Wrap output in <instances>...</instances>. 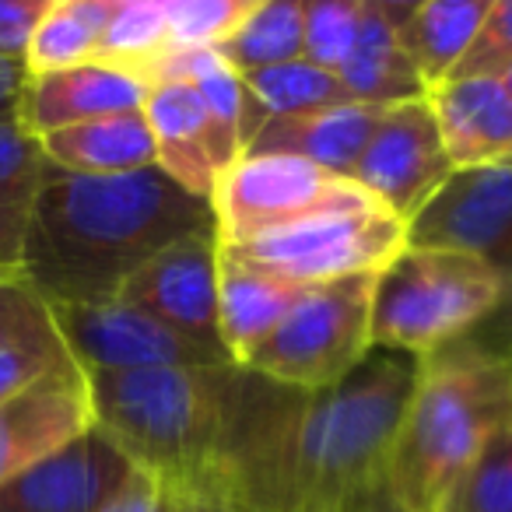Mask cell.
<instances>
[{
	"mask_svg": "<svg viewBox=\"0 0 512 512\" xmlns=\"http://www.w3.org/2000/svg\"><path fill=\"white\" fill-rule=\"evenodd\" d=\"M148 85L127 71L106 64H81L67 71L29 78L18 102V120L36 137L53 130L92 123L102 116L141 113Z\"/></svg>",
	"mask_w": 512,
	"mask_h": 512,
	"instance_id": "16",
	"label": "cell"
},
{
	"mask_svg": "<svg viewBox=\"0 0 512 512\" xmlns=\"http://www.w3.org/2000/svg\"><path fill=\"white\" fill-rule=\"evenodd\" d=\"M411 0H365V18H362V36L337 74L348 95L365 106H400V102L425 99L428 88L421 74L414 71L411 57L400 46V18L407 15Z\"/></svg>",
	"mask_w": 512,
	"mask_h": 512,
	"instance_id": "20",
	"label": "cell"
},
{
	"mask_svg": "<svg viewBox=\"0 0 512 512\" xmlns=\"http://www.w3.org/2000/svg\"><path fill=\"white\" fill-rule=\"evenodd\" d=\"M256 0H169V50H218Z\"/></svg>",
	"mask_w": 512,
	"mask_h": 512,
	"instance_id": "29",
	"label": "cell"
},
{
	"mask_svg": "<svg viewBox=\"0 0 512 512\" xmlns=\"http://www.w3.org/2000/svg\"><path fill=\"white\" fill-rule=\"evenodd\" d=\"M505 306H509V309H512V292H509V302H505Z\"/></svg>",
	"mask_w": 512,
	"mask_h": 512,
	"instance_id": "42",
	"label": "cell"
},
{
	"mask_svg": "<svg viewBox=\"0 0 512 512\" xmlns=\"http://www.w3.org/2000/svg\"><path fill=\"white\" fill-rule=\"evenodd\" d=\"M449 172H453V162L446 155L432 102L425 95V99L383 109L355 172H351V183H358L393 218L407 225L435 197Z\"/></svg>",
	"mask_w": 512,
	"mask_h": 512,
	"instance_id": "11",
	"label": "cell"
},
{
	"mask_svg": "<svg viewBox=\"0 0 512 512\" xmlns=\"http://www.w3.org/2000/svg\"><path fill=\"white\" fill-rule=\"evenodd\" d=\"M509 281L474 256L404 246L376 274L372 348L428 358L509 302Z\"/></svg>",
	"mask_w": 512,
	"mask_h": 512,
	"instance_id": "5",
	"label": "cell"
},
{
	"mask_svg": "<svg viewBox=\"0 0 512 512\" xmlns=\"http://www.w3.org/2000/svg\"><path fill=\"white\" fill-rule=\"evenodd\" d=\"M372 288L376 274L306 288L242 372L295 393L334 386L372 351Z\"/></svg>",
	"mask_w": 512,
	"mask_h": 512,
	"instance_id": "6",
	"label": "cell"
},
{
	"mask_svg": "<svg viewBox=\"0 0 512 512\" xmlns=\"http://www.w3.org/2000/svg\"><path fill=\"white\" fill-rule=\"evenodd\" d=\"M92 428L85 372L78 365L50 372L29 390L0 400V488Z\"/></svg>",
	"mask_w": 512,
	"mask_h": 512,
	"instance_id": "15",
	"label": "cell"
},
{
	"mask_svg": "<svg viewBox=\"0 0 512 512\" xmlns=\"http://www.w3.org/2000/svg\"><path fill=\"white\" fill-rule=\"evenodd\" d=\"M172 512H264L235 481H200L172 491Z\"/></svg>",
	"mask_w": 512,
	"mask_h": 512,
	"instance_id": "34",
	"label": "cell"
},
{
	"mask_svg": "<svg viewBox=\"0 0 512 512\" xmlns=\"http://www.w3.org/2000/svg\"><path fill=\"white\" fill-rule=\"evenodd\" d=\"M379 512H397V509H393V505H390V502H386V505H383V509H379Z\"/></svg>",
	"mask_w": 512,
	"mask_h": 512,
	"instance_id": "41",
	"label": "cell"
},
{
	"mask_svg": "<svg viewBox=\"0 0 512 512\" xmlns=\"http://www.w3.org/2000/svg\"><path fill=\"white\" fill-rule=\"evenodd\" d=\"M102 512H172V488H165L158 477L137 470Z\"/></svg>",
	"mask_w": 512,
	"mask_h": 512,
	"instance_id": "36",
	"label": "cell"
},
{
	"mask_svg": "<svg viewBox=\"0 0 512 512\" xmlns=\"http://www.w3.org/2000/svg\"><path fill=\"white\" fill-rule=\"evenodd\" d=\"M428 102L453 169L512 162V95L498 78H449Z\"/></svg>",
	"mask_w": 512,
	"mask_h": 512,
	"instance_id": "17",
	"label": "cell"
},
{
	"mask_svg": "<svg viewBox=\"0 0 512 512\" xmlns=\"http://www.w3.org/2000/svg\"><path fill=\"white\" fill-rule=\"evenodd\" d=\"M407 246L474 256L512 288V162L453 169L407 221Z\"/></svg>",
	"mask_w": 512,
	"mask_h": 512,
	"instance_id": "9",
	"label": "cell"
},
{
	"mask_svg": "<svg viewBox=\"0 0 512 512\" xmlns=\"http://www.w3.org/2000/svg\"><path fill=\"white\" fill-rule=\"evenodd\" d=\"M512 425V355L463 341L421 358L386 474L397 512H446L463 477Z\"/></svg>",
	"mask_w": 512,
	"mask_h": 512,
	"instance_id": "4",
	"label": "cell"
},
{
	"mask_svg": "<svg viewBox=\"0 0 512 512\" xmlns=\"http://www.w3.org/2000/svg\"><path fill=\"white\" fill-rule=\"evenodd\" d=\"M512 71V0H491L477 39L453 78H505Z\"/></svg>",
	"mask_w": 512,
	"mask_h": 512,
	"instance_id": "32",
	"label": "cell"
},
{
	"mask_svg": "<svg viewBox=\"0 0 512 512\" xmlns=\"http://www.w3.org/2000/svg\"><path fill=\"white\" fill-rule=\"evenodd\" d=\"M358 200H369L362 186L302 158L242 155L221 172L211 207L221 242H249Z\"/></svg>",
	"mask_w": 512,
	"mask_h": 512,
	"instance_id": "8",
	"label": "cell"
},
{
	"mask_svg": "<svg viewBox=\"0 0 512 512\" xmlns=\"http://www.w3.org/2000/svg\"><path fill=\"white\" fill-rule=\"evenodd\" d=\"M365 0H306L302 4V60L341 74L362 36Z\"/></svg>",
	"mask_w": 512,
	"mask_h": 512,
	"instance_id": "28",
	"label": "cell"
},
{
	"mask_svg": "<svg viewBox=\"0 0 512 512\" xmlns=\"http://www.w3.org/2000/svg\"><path fill=\"white\" fill-rule=\"evenodd\" d=\"M421 358L372 348L334 386L299 393L285 428L274 512L372 509L386 502L393 446Z\"/></svg>",
	"mask_w": 512,
	"mask_h": 512,
	"instance_id": "3",
	"label": "cell"
},
{
	"mask_svg": "<svg viewBox=\"0 0 512 512\" xmlns=\"http://www.w3.org/2000/svg\"><path fill=\"white\" fill-rule=\"evenodd\" d=\"M302 292V285L249 264L218 242V323L221 344L235 369H242L249 355L281 327Z\"/></svg>",
	"mask_w": 512,
	"mask_h": 512,
	"instance_id": "18",
	"label": "cell"
},
{
	"mask_svg": "<svg viewBox=\"0 0 512 512\" xmlns=\"http://www.w3.org/2000/svg\"><path fill=\"white\" fill-rule=\"evenodd\" d=\"M221 246L278 278L313 288L358 274H379L407 246V225L369 197L313 214L260 239Z\"/></svg>",
	"mask_w": 512,
	"mask_h": 512,
	"instance_id": "7",
	"label": "cell"
},
{
	"mask_svg": "<svg viewBox=\"0 0 512 512\" xmlns=\"http://www.w3.org/2000/svg\"><path fill=\"white\" fill-rule=\"evenodd\" d=\"M109 11H113V0H50L25 50L29 78L95 64Z\"/></svg>",
	"mask_w": 512,
	"mask_h": 512,
	"instance_id": "24",
	"label": "cell"
},
{
	"mask_svg": "<svg viewBox=\"0 0 512 512\" xmlns=\"http://www.w3.org/2000/svg\"><path fill=\"white\" fill-rule=\"evenodd\" d=\"M383 505H386V502H379V505H372V509H337V512H379V509H383Z\"/></svg>",
	"mask_w": 512,
	"mask_h": 512,
	"instance_id": "38",
	"label": "cell"
},
{
	"mask_svg": "<svg viewBox=\"0 0 512 512\" xmlns=\"http://www.w3.org/2000/svg\"><path fill=\"white\" fill-rule=\"evenodd\" d=\"M214 225L211 200L172 183L158 165L130 176L46 169L22 249V281L46 306H95L165 246Z\"/></svg>",
	"mask_w": 512,
	"mask_h": 512,
	"instance_id": "1",
	"label": "cell"
},
{
	"mask_svg": "<svg viewBox=\"0 0 512 512\" xmlns=\"http://www.w3.org/2000/svg\"><path fill=\"white\" fill-rule=\"evenodd\" d=\"M11 278H18V274H11V271H4V267H0V281H11Z\"/></svg>",
	"mask_w": 512,
	"mask_h": 512,
	"instance_id": "40",
	"label": "cell"
},
{
	"mask_svg": "<svg viewBox=\"0 0 512 512\" xmlns=\"http://www.w3.org/2000/svg\"><path fill=\"white\" fill-rule=\"evenodd\" d=\"M151 141H155V165L200 200L214 197L221 172L242 158V144L225 127L211 102L190 85H151L144 99Z\"/></svg>",
	"mask_w": 512,
	"mask_h": 512,
	"instance_id": "13",
	"label": "cell"
},
{
	"mask_svg": "<svg viewBox=\"0 0 512 512\" xmlns=\"http://www.w3.org/2000/svg\"><path fill=\"white\" fill-rule=\"evenodd\" d=\"M64 365H71V355H67L57 327L32 337H18V341H4L0 344V400L29 390L32 383L64 369Z\"/></svg>",
	"mask_w": 512,
	"mask_h": 512,
	"instance_id": "31",
	"label": "cell"
},
{
	"mask_svg": "<svg viewBox=\"0 0 512 512\" xmlns=\"http://www.w3.org/2000/svg\"><path fill=\"white\" fill-rule=\"evenodd\" d=\"M50 0H0V57L25 60L39 18L46 15Z\"/></svg>",
	"mask_w": 512,
	"mask_h": 512,
	"instance_id": "35",
	"label": "cell"
},
{
	"mask_svg": "<svg viewBox=\"0 0 512 512\" xmlns=\"http://www.w3.org/2000/svg\"><path fill=\"white\" fill-rule=\"evenodd\" d=\"M92 425L106 432L137 470L165 488L235 481L246 470L278 386L242 369L85 372ZM249 495V491H246Z\"/></svg>",
	"mask_w": 512,
	"mask_h": 512,
	"instance_id": "2",
	"label": "cell"
},
{
	"mask_svg": "<svg viewBox=\"0 0 512 512\" xmlns=\"http://www.w3.org/2000/svg\"><path fill=\"white\" fill-rule=\"evenodd\" d=\"M50 313L67 355L81 372H127L158 369V365L235 369L204 355L190 341L120 299L95 302V306H53Z\"/></svg>",
	"mask_w": 512,
	"mask_h": 512,
	"instance_id": "12",
	"label": "cell"
},
{
	"mask_svg": "<svg viewBox=\"0 0 512 512\" xmlns=\"http://www.w3.org/2000/svg\"><path fill=\"white\" fill-rule=\"evenodd\" d=\"M498 81H502V85H505V88H509V95H512V71H509V74H505V78H498Z\"/></svg>",
	"mask_w": 512,
	"mask_h": 512,
	"instance_id": "39",
	"label": "cell"
},
{
	"mask_svg": "<svg viewBox=\"0 0 512 512\" xmlns=\"http://www.w3.org/2000/svg\"><path fill=\"white\" fill-rule=\"evenodd\" d=\"M302 4L306 0H256L246 22L218 46L221 60L239 74L302 60Z\"/></svg>",
	"mask_w": 512,
	"mask_h": 512,
	"instance_id": "25",
	"label": "cell"
},
{
	"mask_svg": "<svg viewBox=\"0 0 512 512\" xmlns=\"http://www.w3.org/2000/svg\"><path fill=\"white\" fill-rule=\"evenodd\" d=\"M46 162L74 176H130L155 165V141L144 113L102 116L39 137Z\"/></svg>",
	"mask_w": 512,
	"mask_h": 512,
	"instance_id": "21",
	"label": "cell"
},
{
	"mask_svg": "<svg viewBox=\"0 0 512 512\" xmlns=\"http://www.w3.org/2000/svg\"><path fill=\"white\" fill-rule=\"evenodd\" d=\"M53 313L22 278L0 281V344L53 330Z\"/></svg>",
	"mask_w": 512,
	"mask_h": 512,
	"instance_id": "33",
	"label": "cell"
},
{
	"mask_svg": "<svg viewBox=\"0 0 512 512\" xmlns=\"http://www.w3.org/2000/svg\"><path fill=\"white\" fill-rule=\"evenodd\" d=\"M120 302L151 316L204 355L232 365L218 323V228L165 246L120 288Z\"/></svg>",
	"mask_w": 512,
	"mask_h": 512,
	"instance_id": "10",
	"label": "cell"
},
{
	"mask_svg": "<svg viewBox=\"0 0 512 512\" xmlns=\"http://www.w3.org/2000/svg\"><path fill=\"white\" fill-rule=\"evenodd\" d=\"M46 169L50 162L39 148V137L25 130L18 109L0 116V267L18 278H22L25 235Z\"/></svg>",
	"mask_w": 512,
	"mask_h": 512,
	"instance_id": "23",
	"label": "cell"
},
{
	"mask_svg": "<svg viewBox=\"0 0 512 512\" xmlns=\"http://www.w3.org/2000/svg\"><path fill=\"white\" fill-rule=\"evenodd\" d=\"M446 512H512V425L463 477Z\"/></svg>",
	"mask_w": 512,
	"mask_h": 512,
	"instance_id": "30",
	"label": "cell"
},
{
	"mask_svg": "<svg viewBox=\"0 0 512 512\" xmlns=\"http://www.w3.org/2000/svg\"><path fill=\"white\" fill-rule=\"evenodd\" d=\"M379 116L383 106H365V102H341L316 113L278 116L260 127L246 155H292L351 179Z\"/></svg>",
	"mask_w": 512,
	"mask_h": 512,
	"instance_id": "19",
	"label": "cell"
},
{
	"mask_svg": "<svg viewBox=\"0 0 512 512\" xmlns=\"http://www.w3.org/2000/svg\"><path fill=\"white\" fill-rule=\"evenodd\" d=\"M162 53H169V0H113L95 64L144 81Z\"/></svg>",
	"mask_w": 512,
	"mask_h": 512,
	"instance_id": "26",
	"label": "cell"
},
{
	"mask_svg": "<svg viewBox=\"0 0 512 512\" xmlns=\"http://www.w3.org/2000/svg\"><path fill=\"white\" fill-rule=\"evenodd\" d=\"M491 0H411L400 18V46L425 88L449 81L470 53Z\"/></svg>",
	"mask_w": 512,
	"mask_h": 512,
	"instance_id": "22",
	"label": "cell"
},
{
	"mask_svg": "<svg viewBox=\"0 0 512 512\" xmlns=\"http://www.w3.org/2000/svg\"><path fill=\"white\" fill-rule=\"evenodd\" d=\"M134 474L130 456L92 425L4 484L0 512H102Z\"/></svg>",
	"mask_w": 512,
	"mask_h": 512,
	"instance_id": "14",
	"label": "cell"
},
{
	"mask_svg": "<svg viewBox=\"0 0 512 512\" xmlns=\"http://www.w3.org/2000/svg\"><path fill=\"white\" fill-rule=\"evenodd\" d=\"M242 81H246L256 106L267 113V120L302 116L327 106H341V102H355L337 74L323 71V67L309 64V60H292V64L242 74Z\"/></svg>",
	"mask_w": 512,
	"mask_h": 512,
	"instance_id": "27",
	"label": "cell"
},
{
	"mask_svg": "<svg viewBox=\"0 0 512 512\" xmlns=\"http://www.w3.org/2000/svg\"><path fill=\"white\" fill-rule=\"evenodd\" d=\"M29 85V71H25V60H8L0 57V116L15 113L22 92Z\"/></svg>",
	"mask_w": 512,
	"mask_h": 512,
	"instance_id": "37",
	"label": "cell"
}]
</instances>
